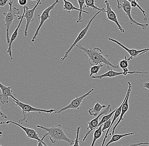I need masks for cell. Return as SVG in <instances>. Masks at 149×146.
Returning a JSON list of instances; mask_svg holds the SVG:
<instances>
[{"instance_id":"obj_19","label":"cell","mask_w":149,"mask_h":146,"mask_svg":"<svg viewBox=\"0 0 149 146\" xmlns=\"http://www.w3.org/2000/svg\"><path fill=\"white\" fill-rule=\"evenodd\" d=\"M124 101L125 100L124 99L123 101V103H122V104H121L120 107H117V109L116 110V111H115V113H114V115H113V119L112 121L111 125L110 128L108 129V130H107L106 135H105V136H104V139H103V141H102V145H101V146H104L105 142H106V139H107V138H108V136H109L108 135H109V132L111 128V127H112L113 125V124L114 123V122H115V121H116V119H117V118H119V116H120L121 112H122V107H123V103L124 102Z\"/></svg>"},{"instance_id":"obj_34","label":"cell","mask_w":149,"mask_h":146,"mask_svg":"<svg viewBox=\"0 0 149 146\" xmlns=\"http://www.w3.org/2000/svg\"><path fill=\"white\" fill-rule=\"evenodd\" d=\"M1 116L2 118H3L6 119L7 118V116H6V115H5L4 114H3L1 110Z\"/></svg>"},{"instance_id":"obj_30","label":"cell","mask_w":149,"mask_h":146,"mask_svg":"<svg viewBox=\"0 0 149 146\" xmlns=\"http://www.w3.org/2000/svg\"><path fill=\"white\" fill-rule=\"evenodd\" d=\"M148 145L149 146V142H141L139 143H135V144H130V145H125L120 146H139L141 145Z\"/></svg>"},{"instance_id":"obj_29","label":"cell","mask_w":149,"mask_h":146,"mask_svg":"<svg viewBox=\"0 0 149 146\" xmlns=\"http://www.w3.org/2000/svg\"><path fill=\"white\" fill-rule=\"evenodd\" d=\"M78 3H79V9L81 10L82 12L88 14L89 12L83 10L84 4H85V0H78Z\"/></svg>"},{"instance_id":"obj_15","label":"cell","mask_w":149,"mask_h":146,"mask_svg":"<svg viewBox=\"0 0 149 146\" xmlns=\"http://www.w3.org/2000/svg\"><path fill=\"white\" fill-rule=\"evenodd\" d=\"M104 3L106 5L105 13L107 15V19L115 23L120 31L122 33H124L125 32V30L122 27V26L120 24L118 19H117V16H116L115 12L112 9L111 6L108 0H105Z\"/></svg>"},{"instance_id":"obj_22","label":"cell","mask_w":149,"mask_h":146,"mask_svg":"<svg viewBox=\"0 0 149 146\" xmlns=\"http://www.w3.org/2000/svg\"><path fill=\"white\" fill-rule=\"evenodd\" d=\"M85 6L84 8H92V9L95 10H97L98 11L105 12H106V9L104 8L100 9L95 5V0H85Z\"/></svg>"},{"instance_id":"obj_1","label":"cell","mask_w":149,"mask_h":146,"mask_svg":"<svg viewBox=\"0 0 149 146\" xmlns=\"http://www.w3.org/2000/svg\"><path fill=\"white\" fill-rule=\"evenodd\" d=\"M76 47L83 51L84 55L88 60L91 66L103 64L107 65L108 69L110 67L114 69H118L119 68V65L111 64L108 56L104 55L100 48L98 47L93 49L91 47L86 48L80 44H77Z\"/></svg>"},{"instance_id":"obj_21","label":"cell","mask_w":149,"mask_h":146,"mask_svg":"<svg viewBox=\"0 0 149 146\" xmlns=\"http://www.w3.org/2000/svg\"><path fill=\"white\" fill-rule=\"evenodd\" d=\"M134 134V133H129L127 134H114L112 135L111 139L109 141L108 143L106 144V146H109L112 143H114L116 142H118L119 140H120L123 137H125V136H129L133 135Z\"/></svg>"},{"instance_id":"obj_13","label":"cell","mask_w":149,"mask_h":146,"mask_svg":"<svg viewBox=\"0 0 149 146\" xmlns=\"http://www.w3.org/2000/svg\"><path fill=\"white\" fill-rule=\"evenodd\" d=\"M9 124H13L15 125H17V126H18L19 127L21 128L26 133L28 138H30V139H34V140H37V141H41L45 145L48 146L46 145L45 142H44L43 140H42L41 138H40L39 135L37 134V132L33 129L24 127V126H22L20 124L14 122L12 121L8 120L6 122H1V125Z\"/></svg>"},{"instance_id":"obj_10","label":"cell","mask_w":149,"mask_h":146,"mask_svg":"<svg viewBox=\"0 0 149 146\" xmlns=\"http://www.w3.org/2000/svg\"><path fill=\"white\" fill-rule=\"evenodd\" d=\"M127 84L128 87V89H127L126 95L125 98H124L125 101L124 102L123 104V107H122V112H121L120 116V118H119V120H118V121L116 122L115 125L113 126L112 132L111 133V134H109L108 136H111V135H113L114 134L115 129H116L117 126L119 125V124L123 120L124 116L125 113L127 112L128 109H129L128 101H129V98H130V92L131 91L132 84H131V83H130V82H127Z\"/></svg>"},{"instance_id":"obj_26","label":"cell","mask_w":149,"mask_h":146,"mask_svg":"<svg viewBox=\"0 0 149 146\" xmlns=\"http://www.w3.org/2000/svg\"><path fill=\"white\" fill-rule=\"evenodd\" d=\"M128 61L129 60L127 59V57L126 56L125 57L124 59L122 60L119 62V67L123 70L127 68V67L128 66Z\"/></svg>"},{"instance_id":"obj_2","label":"cell","mask_w":149,"mask_h":146,"mask_svg":"<svg viewBox=\"0 0 149 146\" xmlns=\"http://www.w3.org/2000/svg\"><path fill=\"white\" fill-rule=\"evenodd\" d=\"M37 127L47 132V135L50 136V141L53 144L63 141L68 143L71 146L74 144V140H71L68 138L60 124L52 126L51 128H47L40 125H37Z\"/></svg>"},{"instance_id":"obj_7","label":"cell","mask_w":149,"mask_h":146,"mask_svg":"<svg viewBox=\"0 0 149 146\" xmlns=\"http://www.w3.org/2000/svg\"><path fill=\"white\" fill-rule=\"evenodd\" d=\"M122 8L126 15L128 17L129 19V23L131 26L133 25H136L137 26L140 27L143 30L147 29L148 27V23H140L136 22L134 19H133L131 16V10H132V6L130 5V2L126 0H123L122 3L120 4V9Z\"/></svg>"},{"instance_id":"obj_8","label":"cell","mask_w":149,"mask_h":146,"mask_svg":"<svg viewBox=\"0 0 149 146\" xmlns=\"http://www.w3.org/2000/svg\"><path fill=\"white\" fill-rule=\"evenodd\" d=\"M94 89H91V90L87 92L86 93L81 95L79 97H76L74 99L71 101L70 103L68 106L62 108L59 110H57L55 112L56 114H59L62 111H65L68 109H79L81 107V106L82 104L83 101L85 98L88 96L91 93L94 91Z\"/></svg>"},{"instance_id":"obj_4","label":"cell","mask_w":149,"mask_h":146,"mask_svg":"<svg viewBox=\"0 0 149 146\" xmlns=\"http://www.w3.org/2000/svg\"><path fill=\"white\" fill-rule=\"evenodd\" d=\"M15 102V105L17 107H18L22 111V114L23 115V119L21 120H19V122L23 121H25L26 122H27L26 117V114L27 113H29L31 112H37L39 113V114H41L42 113H48V114H52L53 112H55L58 110L51 109L49 110L42 109L37 108L34 107L30 105L27 104L23 103L21 101H15L13 100Z\"/></svg>"},{"instance_id":"obj_12","label":"cell","mask_w":149,"mask_h":146,"mask_svg":"<svg viewBox=\"0 0 149 146\" xmlns=\"http://www.w3.org/2000/svg\"><path fill=\"white\" fill-rule=\"evenodd\" d=\"M42 3L41 0H39L32 9H29V7L26 6V5L24 6L23 7V11H24V18H26V23L25 30H24V35L26 37H27L28 36V29H29L30 24L34 19L35 10L37 9L38 6L40 4H42Z\"/></svg>"},{"instance_id":"obj_9","label":"cell","mask_w":149,"mask_h":146,"mask_svg":"<svg viewBox=\"0 0 149 146\" xmlns=\"http://www.w3.org/2000/svg\"><path fill=\"white\" fill-rule=\"evenodd\" d=\"M109 69L108 72L106 73L101 74V75H98V76H92L91 77L93 79H98V80H102L104 78H113L114 77H117V76H120V75H123L124 76H127L128 74H135V73H140V74H149L148 71H145V72H142V71H128V72H125L123 71L122 72H117V71H114L110 67L108 69Z\"/></svg>"},{"instance_id":"obj_35","label":"cell","mask_w":149,"mask_h":146,"mask_svg":"<svg viewBox=\"0 0 149 146\" xmlns=\"http://www.w3.org/2000/svg\"><path fill=\"white\" fill-rule=\"evenodd\" d=\"M37 146H45V145L41 141H38V144H37Z\"/></svg>"},{"instance_id":"obj_17","label":"cell","mask_w":149,"mask_h":146,"mask_svg":"<svg viewBox=\"0 0 149 146\" xmlns=\"http://www.w3.org/2000/svg\"><path fill=\"white\" fill-rule=\"evenodd\" d=\"M24 11H23V15H22V17H21V19H20V22H19V23L16 29L15 30V31L13 33L12 36H11V37H10V42H9V45H8V50H7V53L9 54V57H10V59H11V60L13 59L12 51V44H13V42L16 39L17 36H18L19 29V28L20 27V26H21V23H22V21H23V19L24 18Z\"/></svg>"},{"instance_id":"obj_16","label":"cell","mask_w":149,"mask_h":146,"mask_svg":"<svg viewBox=\"0 0 149 146\" xmlns=\"http://www.w3.org/2000/svg\"><path fill=\"white\" fill-rule=\"evenodd\" d=\"M0 88L2 92L0 95V100L2 104H8L9 97L13 98V100L18 101V99L13 95V91L11 90V87L6 86L0 83Z\"/></svg>"},{"instance_id":"obj_37","label":"cell","mask_w":149,"mask_h":146,"mask_svg":"<svg viewBox=\"0 0 149 146\" xmlns=\"http://www.w3.org/2000/svg\"></svg>"},{"instance_id":"obj_28","label":"cell","mask_w":149,"mask_h":146,"mask_svg":"<svg viewBox=\"0 0 149 146\" xmlns=\"http://www.w3.org/2000/svg\"><path fill=\"white\" fill-rule=\"evenodd\" d=\"M112 121V120H111V119H110L109 120L105 122V123L102 125V133L104 132L105 130H107V129H108L110 128L111 125Z\"/></svg>"},{"instance_id":"obj_36","label":"cell","mask_w":149,"mask_h":146,"mask_svg":"<svg viewBox=\"0 0 149 146\" xmlns=\"http://www.w3.org/2000/svg\"><path fill=\"white\" fill-rule=\"evenodd\" d=\"M30 1H38L39 0H30Z\"/></svg>"},{"instance_id":"obj_18","label":"cell","mask_w":149,"mask_h":146,"mask_svg":"<svg viewBox=\"0 0 149 146\" xmlns=\"http://www.w3.org/2000/svg\"><path fill=\"white\" fill-rule=\"evenodd\" d=\"M63 1L64 2L63 9L65 10V11H67L69 13L71 12L72 11H75V10L79 11V19H78V20L76 21V23H79L82 22L83 21L82 16V12L81 11L80 9L75 7L72 4V3H71L69 1H67V0H63Z\"/></svg>"},{"instance_id":"obj_5","label":"cell","mask_w":149,"mask_h":146,"mask_svg":"<svg viewBox=\"0 0 149 146\" xmlns=\"http://www.w3.org/2000/svg\"><path fill=\"white\" fill-rule=\"evenodd\" d=\"M101 12V11H98L96 14H95V15L91 18V19H90V20H89V21H88L87 25H86V27L83 29L82 30H81V32L79 33V34H78V36H77V38H76L75 40H74V42L72 44L70 45V48L68 49V50L65 52L64 57L60 58L61 61H63V60H65V59H66V58L68 57V56L69 54L70 53L71 51L73 49V48L75 47V46H76V45H77V44H78L79 42L81 41L82 39H84V37H85L86 33L88 32L89 27H90L91 23L93 22V20H94L95 17L99 14L100 13V12Z\"/></svg>"},{"instance_id":"obj_25","label":"cell","mask_w":149,"mask_h":146,"mask_svg":"<svg viewBox=\"0 0 149 146\" xmlns=\"http://www.w3.org/2000/svg\"><path fill=\"white\" fill-rule=\"evenodd\" d=\"M117 108H116V109H115L113 111H112L111 113L106 114L105 116L102 117L101 120H100V122H99V123L96 129L98 128V127H100V125H103L105 122H106L107 121L109 120L110 119H111V118L113 114H114V113H115L116 110L117 109Z\"/></svg>"},{"instance_id":"obj_20","label":"cell","mask_w":149,"mask_h":146,"mask_svg":"<svg viewBox=\"0 0 149 146\" xmlns=\"http://www.w3.org/2000/svg\"><path fill=\"white\" fill-rule=\"evenodd\" d=\"M107 107V106L106 105H102L100 104L99 102H97L93 108L88 109V112L91 116L97 117L100 114V111L102 109H105Z\"/></svg>"},{"instance_id":"obj_3","label":"cell","mask_w":149,"mask_h":146,"mask_svg":"<svg viewBox=\"0 0 149 146\" xmlns=\"http://www.w3.org/2000/svg\"><path fill=\"white\" fill-rule=\"evenodd\" d=\"M13 1H10L8 3L9 8L7 12H4L3 13V19L5 23L6 30V39L7 44L9 45L10 42L9 38V28L10 26L13 24L14 19L15 17L20 13L19 9L15 7H13Z\"/></svg>"},{"instance_id":"obj_14","label":"cell","mask_w":149,"mask_h":146,"mask_svg":"<svg viewBox=\"0 0 149 146\" xmlns=\"http://www.w3.org/2000/svg\"><path fill=\"white\" fill-rule=\"evenodd\" d=\"M108 40L109 41H110L113 42L115 43L117 45H119L122 47V48L125 50L129 55H130V57L128 58H127L128 60H131L134 59L135 57H137L141 55H142L143 54L145 53H147V52H149V48H145V49H142V50H136L135 49H130L129 48L127 47L126 46L124 45L123 44H122L121 42L118 41L114 39H112V38H108Z\"/></svg>"},{"instance_id":"obj_33","label":"cell","mask_w":149,"mask_h":146,"mask_svg":"<svg viewBox=\"0 0 149 146\" xmlns=\"http://www.w3.org/2000/svg\"><path fill=\"white\" fill-rule=\"evenodd\" d=\"M143 87L149 90V82H146L143 84Z\"/></svg>"},{"instance_id":"obj_27","label":"cell","mask_w":149,"mask_h":146,"mask_svg":"<svg viewBox=\"0 0 149 146\" xmlns=\"http://www.w3.org/2000/svg\"><path fill=\"white\" fill-rule=\"evenodd\" d=\"M80 127H78L76 130V135L74 144L72 146H80L79 145V133H80Z\"/></svg>"},{"instance_id":"obj_23","label":"cell","mask_w":149,"mask_h":146,"mask_svg":"<svg viewBox=\"0 0 149 146\" xmlns=\"http://www.w3.org/2000/svg\"><path fill=\"white\" fill-rule=\"evenodd\" d=\"M102 125H100L98 128L96 129L95 130L94 133H93V142L91 144L90 146H95V143L96 142L97 140L100 138L102 135Z\"/></svg>"},{"instance_id":"obj_31","label":"cell","mask_w":149,"mask_h":146,"mask_svg":"<svg viewBox=\"0 0 149 146\" xmlns=\"http://www.w3.org/2000/svg\"><path fill=\"white\" fill-rule=\"evenodd\" d=\"M9 0H0V7H4Z\"/></svg>"},{"instance_id":"obj_11","label":"cell","mask_w":149,"mask_h":146,"mask_svg":"<svg viewBox=\"0 0 149 146\" xmlns=\"http://www.w3.org/2000/svg\"><path fill=\"white\" fill-rule=\"evenodd\" d=\"M112 111V108L111 105L109 104L107 106V107L105 108V109L103 110L102 111H101L100 114L98 116H97L95 118L93 119L92 120L90 121V122H88V126L87 128V130L88 131L86 134L85 136L84 137L83 139V141L84 142L86 139V138L87 136L90 134V133L92 131L95 130L96 128L97 127L98 125L99 122V120L100 118L101 117L102 115H106L110 113L111 111Z\"/></svg>"},{"instance_id":"obj_32","label":"cell","mask_w":149,"mask_h":146,"mask_svg":"<svg viewBox=\"0 0 149 146\" xmlns=\"http://www.w3.org/2000/svg\"><path fill=\"white\" fill-rule=\"evenodd\" d=\"M27 3V0H18V4L20 6L26 5Z\"/></svg>"},{"instance_id":"obj_6","label":"cell","mask_w":149,"mask_h":146,"mask_svg":"<svg viewBox=\"0 0 149 146\" xmlns=\"http://www.w3.org/2000/svg\"><path fill=\"white\" fill-rule=\"evenodd\" d=\"M59 0H55L53 4L48 6L47 8L46 9H45L43 11L41 15H38V18H39V19H40V22L39 26L38 27L37 29L36 30V31L35 32L34 36H33L32 39H31V42H35V39H36L38 35H39V32H40V30L42 26H43L44 23L48 19L50 18L51 17V16L50 15V12H51V10L54 9V7H55L56 5L59 3Z\"/></svg>"},{"instance_id":"obj_24","label":"cell","mask_w":149,"mask_h":146,"mask_svg":"<svg viewBox=\"0 0 149 146\" xmlns=\"http://www.w3.org/2000/svg\"><path fill=\"white\" fill-rule=\"evenodd\" d=\"M103 65L102 64H98V65H94L92 66L90 68L89 71V76L92 77L94 74H97L99 71L100 70L102 67H103Z\"/></svg>"}]
</instances>
